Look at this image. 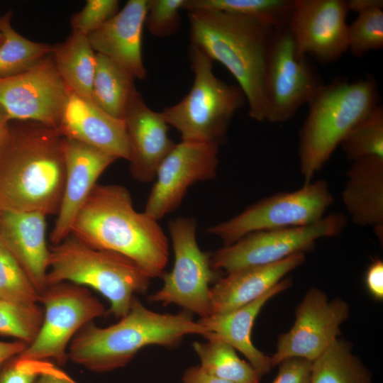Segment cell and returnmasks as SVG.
<instances>
[{"label": "cell", "mask_w": 383, "mask_h": 383, "mask_svg": "<svg viewBox=\"0 0 383 383\" xmlns=\"http://www.w3.org/2000/svg\"><path fill=\"white\" fill-rule=\"evenodd\" d=\"M65 138L33 121H10L0 143V211L57 214L65 181Z\"/></svg>", "instance_id": "1"}, {"label": "cell", "mask_w": 383, "mask_h": 383, "mask_svg": "<svg viewBox=\"0 0 383 383\" xmlns=\"http://www.w3.org/2000/svg\"><path fill=\"white\" fill-rule=\"evenodd\" d=\"M70 235L91 248L126 256L150 279L165 273L167 235L157 220L135 211L123 186L96 184L78 212Z\"/></svg>", "instance_id": "2"}, {"label": "cell", "mask_w": 383, "mask_h": 383, "mask_svg": "<svg viewBox=\"0 0 383 383\" xmlns=\"http://www.w3.org/2000/svg\"><path fill=\"white\" fill-rule=\"evenodd\" d=\"M207 333L189 314L157 313L134 296L129 311L116 323L101 328L92 321L82 327L69 345L68 360L94 372H107L126 366L146 346L172 348L187 335Z\"/></svg>", "instance_id": "3"}, {"label": "cell", "mask_w": 383, "mask_h": 383, "mask_svg": "<svg viewBox=\"0 0 383 383\" xmlns=\"http://www.w3.org/2000/svg\"><path fill=\"white\" fill-rule=\"evenodd\" d=\"M188 18L191 43L231 72L245 96L250 117L265 121L263 84L273 27L216 11H189Z\"/></svg>", "instance_id": "4"}, {"label": "cell", "mask_w": 383, "mask_h": 383, "mask_svg": "<svg viewBox=\"0 0 383 383\" xmlns=\"http://www.w3.org/2000/svg\"><path fill=\"white\" fill-rule=\"evenodd\" d=\"M380 104L374 76L354 82L334 79L323 84L307 103L299 132V157L304 184L312 182L352 127Z\"/></svg>", "instance_id": "5"}, {"label": "cell", "mask_w": 383, "mask_h": 383, "mask_svg": "<svg viewBox=\"0 0 383 383\" xmlns=\"http://www.w3.org/2000/svg\"><path fill=\"white\" fill-rule=\"evenodd\" d=\"M150 279L131 259L91 248L72 235L50 247L47 285L70 282L91 287L109 301L107 313L118 318L128 313L135 294L148 290Z\"/></svg>", "instance_id": "6"}, {"label": "cell", "mask_w": 383, "mask_h": 383, "mask_svg": "<svg viewBox=\"0 0 383 383\" xmlns=\"http://www.w3.org/2000/svg\"><path fill=\"white\" fill-rule=\"evenodd\" d=\"M189 57L194 77L190 91L160 113L167 125L181 134L182 140L220 145L233 116L246 101L245 96L238 86L218 78L212 60L192 43Z\"/></svg>", "instance_id": "7"}, {"label": "cell", "mask_w": 383, "mask_h": 383, "mask_svg": "<svg viewBox=\"0 0 383 383\" xmlns=\"http://www.w3.org/2000/svg\"><path fill=\"white\" fill-rule=\"evenodd\" d=\"M333 201L328 182L316 180L297 190L265 198L234 217L209 227L207 232L228 246L253 232L316 223L325 216Z\"/></svg>", "instance_id": "8"}, {"label": "cell", "mask_w": 383, "mask_h": 383, "mask_svg": "<svg viewBox=\"0 0 383 383\" xmlns=\"http://www.w3.org/2000/svg\"><path fill=\"white\" fill-rule=\"evenodd\" d=\"M323 84L306 56L298 51L287 24L273 28L264 76L265 121L290 120Z\"/></svg>", "instance_id": "9"}, {"label": "cell", "mask_w": 383, "mask_h": 383, "mask_svg": "<svg viewBox=\"0 0 383 383\" xmlns=\"http://www.w3.org/2000/svg\"><path fill=\"white\" fill-rule=\"evenodd\" d=\"M44 306L41 327L20 356L40 360H53L62 365L68 360V348L86 324L105 316L104 304L85 287L70 282L48 286L39 294Z\"/></svg>", "instance_id": "10"}, {"label": "cell", "mask_w": 383, "mask_h": 383, "mask_svg": "<svg viewBox=\"0 0 383 383\" xmlns=\"http://www.w3.org/2000/svg\"><path fill=\"white\" fill-rule=\"evenodd\" d=\"M174 261L172 270L162 277V287L148 296L150 302L176 304L201 318L211 315L210 284L217 281L211 255L200 249L196 221L179 217L168 223Z\"/></svg>", "instance_id": "11"}, {"label": "cell", "mask_w": 383, "mask_h": 383, "mask_svg": "<svg viewBox=\"0 0 383 383\" xmlns=\"http://www.w3.org/2000/svg\"><path fill=\"white\" fill-rule=\"evenodd\" d=\"M344 214L332 213L318 221L303 226L251 233L211 255L216 271H231L277 262L296 253L308 251L318 239L340 234L345 228Z\"/></svg>", "instance_id": "12"}, {"label": "cell", "mask_w": 383, "mask_h": 383, "mask_svg": "<svg viewBox=\"0 0 383 383\" xmlns=\"http://www.w3.org/2000/svg\"><path fill=\"white\" fill-rule=\"evenodd\" d=\"M68 91L50 54L25 72L0 79V107L9 121L57 129Z\"/></svg>", "instance_id": "13"}, {"label": "cell", "mask_w": 383, "mask_h": 383, "mask_svg": "<svg viewBox=\"0 0 383 383\" xmlns=\"http://www.w3.org/2000/svg\"><path fill=\"white\" fill-rule=\"evenodd\" d=\"M349 313L344 300H329L321 289H310L296 309L294 325L278 338L272 366L290 358L313 362L338 338Z\"/></svg>", "instance_id": "14"}, {"label": "cell", "mask_w": 383, "mask_h": 383, "mask_svg": "<svg viewBox=\"0 0 383 383\" xmlns=\"http://www.w3.org/2000/svg\"><path fill=\"white\" fill-rule=\"evenodd\" d=\"M219 145L182 140L160 165L144 212L158 221L180 205L192 184L217 174Z\"/></svg>", "instance_id": "15"}, {"label": "cell", "mask_w": 383, "mask_h": 383, "mask_svg": "<svg viewBox=\"0 0 383 383\" xmlns=\"http://www.w3.org/2000/svg\"><path fill=\"white\" fill-rule=\"evenodd\" d=\"M349 12L344 0H294L287 23L298 51L322 64L347 50Z\"/></svg>", "instance_id": "16"}, {"label": "cell", "mask_w": 383, "mask_h": 383, "mask_svg": "<svg viewBox=\"0 0 383 383\" xmlns=\"http://www.w3.org/2000/svg\"><path fill=\"white\" fill-rule=\"evenodd\" d=\"M123 120L130 145L131 173L140 182H150L176 145L168 136L169 126L160 112L148 106L135 86L131 92Z\"/></svg>", "instance_id": "17"}, {"label": "cell", "mask_w": 383, "mask_h": 383, "mask_svg": "<svg viewBox=\"0 0 383 383\" xmlns=\"http://www.w3.org/2000/svg\"><path fill=\"white\" fill-rule=\"evenodd\" d=\"M65 181L57 218L50 233L56 245L71 233L72 223L101 174L117 159L94 147L65 138Z\"/></svg>", "instance_id": "18"}, {"label": "cell", "mask_w": 383, "mask_h": 383, "mask_svg": "<svg viewBox=\"0 0 383 383\" xmlns=\"http://www.w3.org/2000/svg\"><path fill=\"white\" fill-rule=\"evenodd\" d=\"M57 130L65 138L89 145L116 159L129 160L130 145L124 121L110 116L93 100L70 89Z\"/></svg>", "instance_id": "19"}, {"label": "cell", "mask_w": 383, "mask_h": 383, "mask_svg": "<svg viewBox=\"0 0 383 383\" xmlns=\"http://www.w3.org/2000/svg\"><path fill=\"white\" fill-rule=\"evenodd\" d=\"M148 0H129L122 9L87 35L96 53L101 54L135 79L147 75L142 57V35Z\"/></svg>", "instance_id": "20"}, {"label": "cell", "mask_w": 383, "mask_h": 383, "mask_svg": "<svg viewBox=\"0 0 383 383\" xmlns=\"http://www.w3.org/2000/svg\"><path fill=\"white\" fill-rule=\"evenodd\" d=\"M46 216L38 211H2L0 240L13 255L40 294L47 287L50 248Z\"/></svg>", "instance_id": "21"}, {"label": "cell", "mask_w": 383, "mask_h": 383, "mask_svg": "<svg viewBox=\"0 0 383 383\" xmlns=\"http://www.w3.org/2000/svg\"><path fill=\"white\" fill-rule=\"evenodd\" d=\"M304 260L305 254L299 252L274 263L228 272L211 287V315L235 310L258 299Z\"/></svg>", "instance_id": "22"}, {"label": "cell", "mask_w": 383, "mask_h": 383, "mask_svg": "<svg viewBox=\"0 0 383 383\" xmlns=\"http://www.w3.org/2000/svg\"><path fill=\"white\" fill-rule=\"evenodd\" d=\"M291 283L289 279H283L260 297L245 306L224 313L201 318L199 323L208 331L204 337L207 340L223 341L240 352L260 377L269 373L273 367L271 358L252 343V328L264 305L288 289Z\"/></svg>", "instance_id": "23"}, {"label": "cell", "mask_w": 383, "mask_h": 383, "mask_svg": "<svg viewBox=\"0 0 383 383\" xmlns=\"http://www.w3.org/2000/svg\"><path fill=\"white\" fill-rule=\"evenodd\" d=\"M342 199L351 220L370 226L379 241L383 236V157L367 156L353 161Z\"/></svg>", "instance_id": "24"}, {"label": "cell", "mask_w": 383, "mask_h": 383, "mask_svg": "<svg viewBox=\"0 0 383 383\" xmlns=\"http://www.w3.org/2000/svg\"><path fill=\"white\" fill-rule=\"evenodd\" d=\"M50 55L68 89L92 100L96 53L92 49L87 36L72 31L64 42L52 46Z\"/></svg>", "instance_id": "25"}, {"label": "cell", "mask_w": 383, "mask_h": 383, "mask_svg": "<svg viewBox=\"0 0 383 383\" xmlns=\"http://www.w3.org/2000/svg\"><path fill=\"white\" fill-rule=\"evenodd\" d=\"M135 79L107 57L96 53L92 100L110 116L123 118Z\"/></svg>", "instance_id": "26"}, {"label": "cell", "mask_w": 383, "mask_h": 383, "mask_svg": "<svg viewBox=\"0 0 383 383\" xmlns=\"http://www.w3.org/2000/svg\"><path fill=\"white\" fill-rule=\"evenodd\" d=\"M310 383H371V377L350 345L337 338L311 362Z\"/></svg>", "instance_id": "27"}, {"label": "cell", "mask_w": 383, "mask_h": 383, "mask_svg": "<svg viewBox=\"0 0 383 383\" xmlns=\"http://www.w3.org/2000/svg\"><path fill=\"white\" fill-rule=\"evenodd\" d=\"M192 347L200 360L199 366L208 374L233 383H259L260 374L228 343L208 339L194 342Z\"/></svg>", "instance_id": "28"}, {"label": "cell", "mask_w": 383, "mask_h": 383, "mask_svg": "<svg viewBox=\"0 0 383 383\" xmlns=\"http://www.w3.org/2000/svg\"><path fill=\"white\" fill-rule=\"evenodd\" d=\"M294 0H186L184 9L240 15L277 27L286 25Z\"/></svg>", "instance_id": "29"}, {"label": "cell", "mask_w": 383, "mask_h": 383, "mask_svg": "<svg viewBox=\"0 0 383 383\" xmlns=\"http://www.w3.org/2000/svg\"><path fill=\"white\" fill-rule=\"evenodd\" d=\"M12 13L0 16L4 40L0 46V79L16 75L30 68L50 55L52 46L30 40L11 26Z\"/></svg>", "instance_id": "30"}, {"label": "cell", "mask_w": 383, "mask_h": 383, "mask_svg": "<svg viewBox=\"0 0 383 383\" xmlns=\"http://www.w3.org/2000/svg\"><path fill=\"white\" fill-rule=\"evenodd\" d=\"M352 162L367 156L383 157V106L377 104L356 123L340 143Z\"/></svg>", "instance_id": "31"}, {"label": "cell", "mask_w": 383, "mask_h": 383, "mask_svg": "<svg viewBox=\"0 0 383 383\" xmlns=\"http://www.w3.org/2000/svg\"><path fill=\"white\" fill-rule=\"evenodd\" d=\"M43 315L37 304L22 305L0 298V334L29 345L41 327Z\"/></svg>", "instance_id": "32"}, {"label": "cell", "mask_w": 383, "mask_h": 383, "mask_svg": "<svg viewBox=\"0 0 383 383\" xmlns=\"http://www.w3.org/2000/svg\"><path fill=\"white\" fill-rule=\"evenodd\" d=\"M0 298L22 305L36 304L39 301L38 292L1 240Z\"/></svg>", "instance_id": "33"}, {"label": "cell", "mask_w": 383, "mask_h": 383, "mask_svg": "<svg viewBox=\"0 0 383 383\" xmlns=\"http://www.w3.org/2000/svg\"><path fill=\"white\" fill-rule=\"evenodd\" d=\"M348 26V47L355 57L383 48V7L361 11Z\"/></svg>", "instance_id": "34"}, {"label": "cell", "mask_w": 383, "mask_h": 383, "mask_svg": "<svg viewBox=\"0 0 383 383\" xmlns=\"http://www.w3.org/2000/svg\"><path fill=\"white\" fill-rule=\"evenodd\" d=\"M186 0H148L145 21L149 33L164 38L176 33L180 26V11Z\"/></svg>", "instance_id": "35"}, {"label": "cell", "mask_w": 383, "mask_h": 383, "mask_svg": "<svg viewBox=\"0 0 383 383\" xmlns=\"http://www.w3.org/2000/svg\"><path fill=\"white\" fill-rule=\"evenodd\" d=\"M119 11L117 0H88L84 7L70 20L73 32L88 35L103 26Z\"/></svg>", "instance_id": "36"}, {"label": "cell", "mask_w": 383, "mask_h": 383, "mask_svg": "<svg viewBox=\"0 0 383 383\" xmlns=\"http://www.w3.org/2000/svg\"><path fill=\"white\" fill-rule=\"evenodd\" d=\"M57 368L48 360L29 359L18 355L0 367V383H34L41 374Z\"/></svg>", "instance_id": "37"}, {"label": "cell", "mask_w": 383, "mask_h": 383, "mask_svg": "<svg viewBox=\"0 0 383 383\" xmlns=\"http://www.w3.org/2000/svg\"><path fill=\"white\" fill-rule=\"evenodd\" d=\"M279 365V372L272 383H310L311 362L301 358H290Z\"/></svg>", "instance_id": "38"}, {"label": "cell", "mask_w": 383, "mask_h": 383, "mask_svg": "<svg viewBox=\"0 0 383 383\" xmlns=\"http://www.w3.org/2000/svg\"><path fill=\"white\" fill-rule=\"evenodd\" d=\"M365 285L371 296L378 301L383 299V262L376 259L369 265L365 273Z\"/></svg>", "instance_id": "39"}, {"label": "cell", "mask_w": 383, "mask_h": 383, "mask_svg": "<svg viewBox=\"0 0 383 383\" xmlns=\"http://www.w3.org/2000/svg\"><path fill=\"white\" fill-rule=\"evenodd\" d=\"M183 383H233L206 372L199 365L187 369L182 376Z\"/></svg>", "instance_id": "40"}, {"label": "cell", "mask_w": 383, "mask_h": 383, "mask_svg": "<svg viewBox=\"0 0 383 383\" xmlns=\"http://www.w3.org/2000/svg\"><path fill=\"white\" fill-rule=\"evenodd\" d=\"M28 345L20 340L0 341V367L11 358L22 353Z\"/></svg>", "instance_id": "41"}, {"label": "cell", "mask_w": 383, "mask_h": 383, "mask_svg": "<svg viewBox=\"0 0 383 383\" xmlns=\"http://www.w3.org/2000/svg\"><path fill=\"white\" fill-rule=\"evenodd\" d=\"M34 383H78L68 374L57 367L39 376Z\"/></svg>", "instance_id": "42"}, {"label": "cell", "mask_w": 383, "mask_h": 383, "mask_svg": "<svg viewBox=\"0 0 383 383\" xmlns=\"http://www.w3.org/2000/svg\"><path fill=\"white\" fill-rule=\"evenodd\" d=\"M349 11L357 13L375 7H383L382 0H349L347 1Z\"/></svg>", "instance_id": "43"}, {"label": "cell", "mask_w": 383, "mask_h": 383, "mask_svg": "<svg viewBox=\"0 0 383 383\" xmlns=\"http://www.w3.org/2000/svg\"><path fill=\"white\" fill-rule=\"evenodd\" d=\"M9 122L5 113L0 107V143L6 132Z\"/></svg>", "instance_id": "44"}, {"label": "cell", "mask_w": 383, "mask_h": 383, "mask_svg": "<svg viewBox=\"0 0 383 383\" xmlns=\"http://www.w3.org/2000/svg\"><path fill=\"white\" fill-rule=\"evenodd\" d=\"M3 40H4V35H3L2 33H1V31L0 30V46L2 44Z\"/></svg>", "instance_id": "45"}, {"label": "cell", "mask_w": 383, "mask_h": 383, "mask_svg": "<svg viewBox=\"0 0 383 383\" xmlns=\"http://www.w3.org/2000/svg\"><path fill=\"white\" fill-rule=\"evenodd\" d=\"M0 213H1V211H0Z\"/></svg>", "instance_id": "46"}]
</instances>
